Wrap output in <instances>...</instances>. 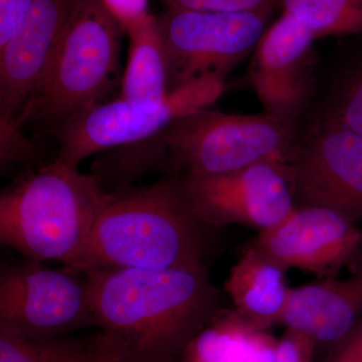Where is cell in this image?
Masks as SVG:
<instances>
[{
    "label": "cell",
    "instance_id": "obj_1",
    "mask_svg": "<svg viewBox=\"0 0 362 362\" xmlns=\"http://www.w3.org/2000/svg\"><path fill=\"white\" fill-rule=\"evenodd\" d=\"M81 274L97 327L120 362H180L187 345L221 308V293L206 267Z\"/></svg>",
    "mask_w": 362,
    "mask_h": 362
},
{
    "label": "cell",
    "instance_id": "obj_2",
    "mask_svg": "<svg viewBox=\"0 0 362 362\" xmlns=\"http://www.w3.org/2000/svg\"><path fill=\"white\" fill-rule=\"evenodd\" d=\"M213 230L192 211L180 176H169L147 187L114 192L82 251L65 267L78 273L202 268Z\"/></svg>",
    "mask_w": 362,
    "mask_h": 362
},
{
    "label": "cell",
    "instance_id": "obj_3",
    "mask_svg": "<svg viewBox=\"0 0 362 362\" xmlns=\"http://www.w3.org/2000/svg\"><path fill=\"white\" fill-rule=\"evenodd\" d=\"M113 197L100 176L54 158L2 192L0 242L28 261L69 266Z\"/></svg>",
    "mask_w": 362,
    "mask_h": 362
},
{
    "label": "cell",
    "instance_id": "obj_4",
    "mask_svg": "<svg viewBox=\"0 0 362 362\" xmlns=\"http://www.w3.org/2000/svg\"><path fill=\"white\" fill-rule=\"evenodd\" d=\"M293 140L291 121L206 108L180 117L156 137L129 147L127 157L139 173L165 163L170 176L216 175L264 162L287 165Z\"/></svg>",
    "mask_w": 362,
    "mask_h": 362
},
{
    "label": "cell",
    "instance_id": "obj_5",
    "mask_svg": "<svg viewBox=\"0 0 362 362\" xmlns=\"http://www.w3.org/2000/svg\"><path fill=\"white\" fill-rule=\"evenodd\" d=\"M122 21L108 0H75L42 83L18 128L57 135L71 117L102 103L119 73Z\"/></svg>",
    "mask_w": 362,
    "mask_h": 362
},
{
    "label": "cell",
    "instance_id": "obj_6",
    "mask_svg": "<svg viewBox=\"0 0 362 362\" xmlns=\"http://www.w3.org/2000/svg\"><path fill=\"white\" fill-rule=\"evenodd\" d=\"M225 81L204 78L169 93L160 101L102 102L71 117L59 128L56 158L78 166L93 154L148 141L176 119L209 108L223 95Z\"/></svg>",
    "mask_w": 362,
    "mask_h": 362
},
{
    "label": "cell",
    "instance_id": "obj_7",
    "mask_svg": "<svg viewBox=\"0 0 362 362\" xmlns=\"http://www.w3.org/2000/svg\"><path fill=\"white\" fill-rule=\"evenodd\" d=\"M274 8L245 11L165 9L158 18L168 62L169 93L226 76L254 52Z\"/></svg>",
    "mask_w": 362,
    "mask_h": 362
},
{
    "label": "cell",
    "instance_id": "obj_8",
    "mask_svg": "<svg viewBox=\"0 0 362 362\" xmlns=\"http://www.w3.org/2000/svg\"><path fill=\"white\" fill-rule=\"evenodd\" d=\"M97 326L84 275L42 262L6 266L0 274V329L30 338L66 337Z\"/></svg>",
    "mask_w": 362,
    "mask_h": 362
},
{
    "label": "cell",
    "instance_id": "obj_9",
    "mask_svg": "<svg viewBox=\"0 0 362 362\" xmlns=\"http://www.w3.org/2000/svg\"><path fill=\"white\" fill-rule=\"evenodd\" d=\"M180 178L192 211L214 228L237 225L262 232L296 206L284 164L264 162L221 175Z\"/></svg>",
    "mask_w": 362,
    "mask_h": 362
},
{
    "label": "cell",
    "instance_id": "obj_10",
    "mask_svg": "<svg viewBox=\"0 0 362 362\" xmlns=\"http://www.w3.org/2000/svg\"><path fill=\"white\" fill-rule=\"evenodd\" d=\"M295 204L362 221V135L320 119L287 164Z\"/></svg>",
    "mask_w": 362,
    "mask_h": 362
},
{
    "label": "cell",
    "instance_id": "obj_11",
    "mask_svg": "<svg viewBox=\"0 0 362 362\" xmlns=\"http://www.w3.org/2000/svg\"><path fill=\"white\" fill-rule=\"evenodd\" d=\"M252 247L286 270L298 269L319 279L335 277L345 266L359 261V223L321 206H295L277 225L259 232Z\"/></svg>",
    "mask_w": 362,
    "mask_h": 362
},
{
    "label": "cell",
    "instance_id": "obj_12",
    "mask_svg": "<svg viewBox=\"0 0 362 362\" xmlns=\"http://www.w3.org/2000/svg\"><path fill=\"white\" fill-rule=\"evenodd\" d=\"M75 0H35L16 35L0 47V134L18 120L51 64Z\"/></svg>",
    "mask_w": 362,
    "mask_h": 362
},
{
    "label": "cell",
    "instance_id": "obj_13",
    "mask_svg": "<svg viewBox=\"0 0 362 362\" xmlns=\"http://www.w3.org/2000/svg\"><path fill=\"white\" fill-rule=\"evenodd\" d=\"M316 37L291 14L268 26L252 52L250 81L265 113L294 120L310 96Z\"/></svg>",
    "mask_w": 362,
    "mask_h": 362
},
{
    "label": "cell",
    "instance_id": "obj_14",
    "mask_svg": "<svg viewBox=\"0 0 362 362\" xmlns=\"http://www.w3.org/2000/svg\"><path fill=\"white\" fill-rule=\"evenodd\" d=\"M362 319V265L349 277L320 279L292 290L281 325L310 337L327 352Z\"/></svg>",
    "mask_w": 362,
    "mask_h": 362
},
{
    "label": "cell",
    "instance_id": "obj_15",
    "mask_svg": "<svg viewBox=\"0 0 362 362\" xmlns=\"http://www.w3.org/2000/svg\"><path fill=\"white\" fill-rule=\"evenodd\" d=\"M287 270L252 245L230 269L225 290L250 325L269 331L282 323L291 297Z\"/></svg>",
    "mask_w": 362,
    "mask_h": 362
},
{
    "label": "cell",
    "instance_id": "obj_16",
    "mask_svg": "<svg viewBox=\"0 0 362 362\" xmlns=\"http://www.w3.org/2000/svg\"><path fill=\"white\" fill-rule=\"evenodd\" d=\"M122 23L129 52L120 97L131 102L160 101L169 94V73L158 18L143 9Z\"/></svg>",
    "mask_w": 362,
    "mask_h": 362
},
{
    "label": "cell",
    "instance_id": "obj_17",
    "mask_svg": "<svg viewBox=\"0 0 362 362\" xmlns=\"http://www.w3.org/2000/svg\"><path fill=\"white\" fill-rule=\"evenodd\" d=\"M103 334L90 339L30 338L0 329V362H120Z\"/></svg>",
    "mask_w": 362,
    "mask_h": 362
},
{
    "label": "cell",
    "instance_id": "obj_18",
    "mask_svg": "<svg viewBox=\"0 0 362 362\" xmlns=\"http://www.w3.org/2000/svg\"><path fill=\"white\" fill-rule=\"evenodd\" d=\"M261 332L235 309H218L187 345L180 362H250Z\"/></svg>",
    "mask_w": 362,
    "mask_h": 362
},
{
    "label": "cell",
    "instance_id": "obj_19",
    "mask_svg": "<svg viewBox=\"0 0 362 362\" xmlns=\"http://www.w3.org/2000/svg\"><path fill=\"white\" fill-rule=\"evenodd\" d=\"M314 37L362 35V0H279Z\"/></svg>",
    "mask_w": 362,
    "mask_h": 362
},
{
    "label": "cell",
    "instance_id": "obj_20",
    "mask_svg": "<svg viewBox=\"0 0 362 362\" xmlns=\"http://www.w3.org/2000/svg\"><path fill=\"white\" fill-rule=\"evenodd\" d=\"M323 117L362 135V59L337 81Z\"/></svg>",
    "mask_w": 362,
    "mask_h": 362
},
{
    "label": "cell",
    "instance_id": "obj_21",
    "mask_svg": "<svg viewBox=\"0 0 362 362\" xmlns=\"http://www.w3.org/2000/svg\"><path fill=\"white\" fill-rule=\"evenodd\" d=\"M165 9L202 11H245L274 8L279 0H162Z\"/></svg>",
    "mask_w": 362,
    "mask_h": 362
},
{
    "label": "cell",
    "instance_id": "obj_22",
    "mask_svg": "<svg viewBox=\"0 0 362 362\" xmlns=\"http://www.w3.org/2000/svg\"><path fill=\"white\" fill-rule=\"evenodd\" d=\"M316 351L315 342L310 337L286 328L277 341L275 362H313Z\"/></svg>",
    "mask_w": 362,
    "mask_h": 362
},
{
    "label": "cell",
    "instance_id": "obj_23",
    "mask_svg": "<svg viewBox=\"0 0 362 362\" xmlns=\"http://www.w3.org/2000/svg\"><path fill=\"white\" fill-rule=\"evenodd\" d=\"M35 0H0V47L16 35Z\"/></svg>",
    "mask_w": 362,
    "mask_h": 362
},
{
    "label": "cell",
    "instance_id": "obj_24",
    "mask_svg": "<svg viewBox=\"0 0 362 362\" xmlns=\"http://www.w3.org/2000/svg\"><path fill=\"white\" fill-rule=\"evenodd\" d=\"M321 362H362V319L341 341L326 352Z\"/></svg>",
    "mask_w": 362,
    "mask_h": 362
},
{
    "label": "cell",
    "instance_id": "obj_25",
    "mask_svg": "<svg viewBox=\"0 0 362 362\" xmlns=\"http://www.w3.org/2000/svg\"><path fill=\"white\" fill-rule=\"evenodd\" d=\"M277 341L269 331L259 333L250 362H275Z\"/></svg>",
    "mask_w": 362,
    "mask_h": 362
}]
</instances>
